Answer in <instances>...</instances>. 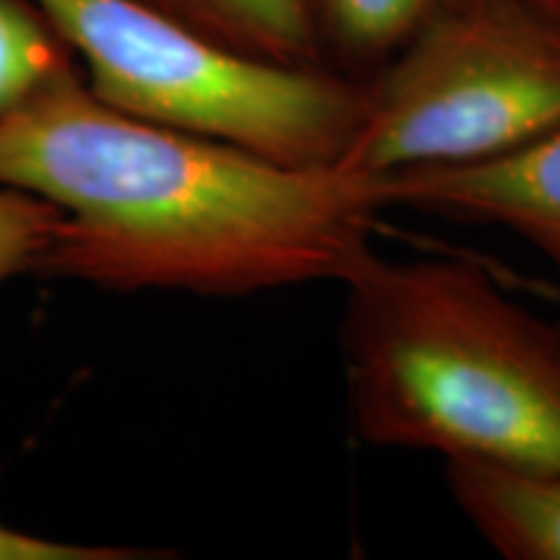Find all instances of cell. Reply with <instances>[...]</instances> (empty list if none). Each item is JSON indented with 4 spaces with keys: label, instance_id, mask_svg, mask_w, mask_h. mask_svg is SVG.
I'll list each match as a JSON object with an SVG mask.
<instances>
[{
    "label": "cell",
    "instance_id": "cell-4",
    "mask_svg": "<svg viewBox=\"0 0 560 560\" xmlns=\"http://www.w3.org/2000/svg\"><path fill=\"white\" fill-rule=\"evenodd\" d=\"M560 130V19L444 0L366 83L340 170L371 182L506 159Z\"/></svg>",
    "mask_w": 560,
    "mask_h": 560
},
{
    "label": "cell",
    "instance_id": "cell-11",
    "mask_svg": "<svg viewBox=\"0 0 560 560\" xmlns=\"http://www.w3.org/2000/svg\"><path fill=\"white\" fill-rule=\"evenodd\" d=\"M161 556L164 552H149L140 548L58 542L0 522V560H145Z\"/></svg>",
    "mask_w": 560,
    "mask_h": 560
},
{
    "label": "cell",
    "instance_id": "cell-1",
    "mask_svg": "<svg viewBox=\"0 0 560 560\" xmlns=\"http://www.w3.org/2000/svg\"><path fill=\"white\" fill-rule=\"evenodd\" d=\"M0 185L62 210L39 278L200 296L340 283L387 208L376 182L340 166L283 164L112 109L79 68L0 125Z\"/></svg>",
    "mask_w": 560,
    "mask_h": 560
},
{
    "label": "cell",
    "instance_id": "cell-12",
    "mask_svg": "<svg viewBox=\"0 0 560 560\" xmlns=\"http://www.w3.org/2000/svg\"><path fill=\"white\" fill-rule=\"evenodd\" d=\"M524 3L535 5V9H540L545 13H550V16L560 19V0H524Z\"/></svg>",
    "mask_w": 560,
    "mask_h": 560
},
{
    "label": "cell",
    "instance_id": "cell-8",
    "mask_svg": "<svg viewBox=\"0 0 560 560\" xmlns=\"http://www.w3.org/2000/svg\"><path fill=\"white\" fill-rule=\"evenodd\" d=\"M444 0H317L325 55L346 66L387 62Z\"/></svg>",
    "mask_w": 560,
    "mask_h": 560
},
{
    "label": "cell",
    "instance_id": "cell-3",
    "mask_svg": "<svg viewBox=\"0 0 560 560\" xmlns=\"http://www.w3.org/2000/svg\"><path fill=\"white\" fill-rule=\"evenodd\" d=\"M81 55L96 100L138 120L299 166H338L366 83L221 45L140 0H34Z\"/></svg>",
    "mask_w": 560,
    "mask_h": 560
},
{
    "label": "cell",
    "instance_id": "cell-2",
    "mask_svg": "<svg viewBox=\"0 0 560 560\" xmlns=\"http://www.w3.org/2000/svg\"><path fill=\"white\" fill-rule=\"evenodd\" d=\"M348 410L376 450L560 470V325L465 260L369 252L340 280Z\"/></svg>",
    "mask_w": 560,
    "mask_h": 560
},
{
    "label": "cell",
    "instance_id": "cell-7",
    "mask_svg": "<svg viewBox=\"0 0 560 560\" xmlns=\"http://www.w3.org/2000/svg\"><path fill=\"white\" fill-rule=\"evenodd\" d=\"M252 58L325 66L317 0H140Z\"/></svg>",
    "mask_w": 560,
    "mask_h": 560
},
{
    "label": "cell",
    "instance_id": "cell-10",
    "mask_svg": "<svg viewBox=\"0 0 560 560\" xmlns=\"http://www.w3.org/2000/svg\"><path fill=\"white\" fill-rule=\"evenodd\" d=\"M60 223L62 210L55 202L0 185V283L13 276H37Z\"/></svg>",
    "mask_w": 560,
    "mask_h": 560
},
{
    "label": "cell",
    "instance_id": "cell-6",
    "mask_svg": "<svg viewBox=\"0 0 560 560\" xmlns=\"http://www.w3.org/2000/svg\"><path fill=\"white\" fill-rule=\"evenodd\" d=\"M446 488L490 548L509 560H560V470L446 465Z\"/></svg>",
    "mask_w": 560,
    "mask_h": 560
},
{
    "label": "cell",
    "instance_id": "cell-5",
    "mask_svg": "<svg viewBox=\"0 0 560 560\" xmlns=\"http://www.w3.org/2000/svg\"><path fill=\"white\" fill-rule=\"evenodd\" d=\"M376 185L387 208L503 229L560 272V130L506 159L412 172Z\"/></svg>",
    "mask_w": 560,
    "mask_h": 560
},
{
    "label": "cell",
    "instance_id": "cell-9",
    "mask_svg": "<svg viewBox=\"0 0 560 560\" xmlns=\"http://www.w3.org/2000/svg\"><path fill=\"white\" fill-rule=\"evenodd\" d=\"M73 68V50L34 0H0V125Z\"/></svg>",
    "mask_w": 560,
    "mask_h": 560
}]
</instances>
